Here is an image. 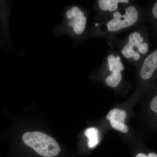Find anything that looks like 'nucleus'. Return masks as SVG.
<instances>
[{
  "label": "nucleus",
  "mask_w": 157,
  "mask_h": 157,
  "mask_svg": "<svg viewBox=\"0 0 157 157\" xmlns=\"http://www.w3.org/2000/svg\"><path fill=\"white\" fill-rule=\"evenodd\" d=\"M22 139L26 145L43 157H55L61 151L56 140L42 132H26L23 135Z\"/></svg>",
  "instance_id": "1"
},
{
  "label": "nucleus",
  "mask_w": 157,
  "mask_h": 157,
  "mask_svg": "<svg viewBox=\"0 0 157 157\" xmlns=\"http://www.w3.org/2000/svg\"><path fill=\"white\" fill-rule=\"evenodd\" d=\"M113 19L107 24L108 30L110 32H115L133 25L138 20V14L134 6H130L126 9L124 15L116 11L113 13Z\"/></svg>",
  "instance_id": "2"
},
{
  "label": "nucleus",
  "mask_w": 157,
  "mask_h": 157,
  "mask_svg": "<svg viewBox=\"0 0 157 157\" xmlns=\"http://www.w3.org/2000/svg\"><path fill=\"white\" fill-rule=\"evenodd\" d=\"M66 17L68 21V25L75 34L80 35L84 32L87 19L84 13L78 7L73 6L68 10Z\"/></svg>",
  "instance_id": "3"
},
{
  "label": "nucleus",
  "mask_w": 157,
  "mask_h": 157,
  "mask_svg": "<svg viewBox=\"0 0 157 157\" xmlns=\"http://www.w3.org/2000/svg\"><path fill=\"white\" fill-rule=\"evenodd\" d=\"M143 41V38L141 37L139 33H132L129 36V42L124 46L121 53L126 58L132 57L135 60H138L140 58V54L138 52L134 51L133 48L136 46L138 48Z\"/></svg>",
  "instance_id": "4"
},
{
  "label": "nucleus",
  "mask_w": 157,
  "mask_h": 157,
  "mask_svg": "<svg viewBox=\"0 0 157 157\" xmlns=\"http://www.w3.org/2000/svg\"><path fill=\"white\" fill-rule=\"evenodd\" d=\"M157 68V49L151 53L144 61L140 69V75L144 79H147L151 77Z\"/></svg>",
  "instance_id": "5"
},
{
  "label": "nucleus",
  "mask_w": 157,
  "mask_h": 157,
  "mask_svg": "<svg viewBox=\"0 0 157 157\" xmlns=\"http://www.w3.org/2000/svg\"><path fill=\"white\" fill-rule=\"evenodd\" d=\"M128 0H99L98 1L99 7L103 11L113 12L118 9L119 3H128Z\"/></svg>",
  "instance_id": "6"
},
{
  "label": "nucleus",
  "mask_w": 157,
  "mask_h": 157,
  "mask_svg": "<svg viewBox=\"0 0 157 157\" xmlns=\"http://www.w3.org/2000/svg\"><path fill=\"white\" fill-rule=\"evenodd\" d=\"M108 63L109 71L112 73H121L124 69L120 56L115 57L113 55H110L108 57Z\"/></svg>",
  "instance_id": "7"
},
{
  "label": "nucleus",
  "mask_w": 157,
  "mask_h": 157,
  "mask_svg": "<svg viewBox=\"0 0 157 157\" xmlns=\"http://www.w3.org/2000/svg\"><path fill=\"white\" fill-rule=\"evenodd\" d=\"M127 117V113L123 109L114 108L111 109L107 116V119L113 121L119 122L124 123Z\"/></svg>",
  "instance_id": "8"
},
{
  "label": "nucleus",
  "mask_w": 157,
  "mask_h": 157,
  "mask_svg": "<svg viewBox=\"0 0 157 157\" xmlns=\"http://www.w3.org/2000/svg\"><path fill=\"white\" fill-rule=\"evenodd\" d=\"M85 135L88 138V146L90 148H93L98 145L99 142V131L94 128H89L86 130Z\"/></svg>",
  "instance_id": "9"
},
{
  "label": "nucleus",
  "mask_w": 157,
  "mask_h": 157,
  "mask_svg": "<svg viewBox=\"0 0 157 157\" xmlns=\"http://www.w3.org/2000/svg\"><path fill=\"white\" fill-rule=\"evenodd\" d=\"M121 80V73H112L106 78V82L107 85L113 88L117 86Z\"/></svg>",
  "instance_id": "10"
},
{
  "label": "nucleus",
  "mask_w": 157,
  "mask_h": 157,
  "mask_svg": "<svg viewBox=\"0 0 157 157\" xmlns=\"http://www.w3.org/2000/svg\"><path fill=\"white\" fill-rule=\"evenodd\" d=\"M109 122L111 126L115 130L122 132L124 134H126L128 132V127L124 123L113 121H110Z\"/></svg>",
  "instance_id": "11"
},
{
  "label": "nucleus",
  "mask_w": 157,
  "mask_h": 157,
  "mask_svg": "<svg viewBox=\"0 0 157 157\" xmlns=\"http://www.w3.org/2000/svg\"><path fill=\"white\" fill-rule=\"evenodd\" d=\"M150 107L153 112L157 113V95L152 100L150 104Z\"/></svg>",
  "instance_id": "12"
},
{
  "label": "nucleus",
  "mask_w": 157,
  "mask_h": 157,
  "mask_svg": "<svg viewBox=\"0 0 157 157\" xmlns=\"http://www.w3.org/2000/svg\"><path fill=\"white\" fill-rule=\"evenodd\" d=\"M138 49L140 53L142 54L146 53L148 50V44L147 43H141Z\"/></svg>",
  "instance_id": "13"
},
{
  "label": "nucleus",
  "mask_w": 157,
  "mask_h": 157,
  "mask_svg": "<svg viewBox=\"0 0 157 157\" xmlns=\"http://www.w3.org/2000/svg\"><path fill=\"white\" fill-rule=\"evenodd\" d=\"M135 157H157V155L155 153L151 152L147 156L143 153H139Z\"/></svg>",
  "instance_id": "14"
},
{
  "label": "nucleus",
  "mask_w": 157,
  "mask_h": 157,
  "mask_svg": "<svg viewBox=\"0 0 157 157\" xmlns=\"http://www.w3.org/2000/svg\"><path fill=\"white\" fill-rule=\"evenodd\" d=\"M152 13L154 17L157 18V2L155 3L154 6L152 9Z\"/></svg>",
  "instance_id": "15"
},
{
  "label": "nucleus",
  "mask_w": 157,
  "mask_h": 157,
  "mask_svg": "<svg viewBox=\"0 0 157 157\" xmlns=\"http://www.w3.org/2000/svg\"><path fill=\"white\" fill-rule=\"evenodd\" d=\"M96 26H98V24H96Z\"/></svg>",
  "instance_id": "16"
}]
</instances>
